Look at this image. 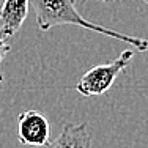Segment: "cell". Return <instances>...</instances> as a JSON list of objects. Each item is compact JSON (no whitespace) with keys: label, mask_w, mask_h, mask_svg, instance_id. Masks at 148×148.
Wrapping results in <instances>:
<instances>
[{"label":"cell","mask_w":148,"mask_h":148,"mask_svg":"<svg viewBox=\"0 0 148 148\" xmlns=\"http://www.w3.org/2000/svg\"><path fill=\"white\" fill-rule=\"evenodd\" d=\"M29 0H3L0 6V36L11 38L21 30L29 14Z\"/></svg>","instance_id":"obj_4"},{"label":"cell","mask_w":148,"mask_h":148,"mask_svg":"<svg viewBox=\"0 0 148 148\" xmlns=\"http://www.w3.org/2000/svg\"><path fill=\"white\" fill-rule=\"evenodd\" d=\"M134 57V51L126 49L118 55L114 62L106 65H96L80 77L76 84V90L84 96H99L110 90L115 79L126 69L129 62Z\"/></svg>","instance_id":"obj_2"},{"label":"cell","mask_w":148,"mask_h":148,"mask_svg":"<svg viewBox=\"0 0 148 148\" xmlns=\"http://www.w3.org/2000/svg\"><path fill=\"white\" fill-rule=\"evenodd\" d=\"M82 2H87V0H82ZM96 2H103V3H107V2H110V0H96Z\"/></svg>","instance_id":"obj_7"},{"label":"cell","mask_w":148,"mask_h":148,"mask_svg":"<svg viewBox=\"0 0 148 148\" xmlns=\"http://www.w3.org/2000/svg\"><path fill=\"white\" fill-rule=\"evenodd\" d=\"M30 6L35 11L38 29L41 32H47L58 25H77L82 29L96 32V33L110 36L114 40L123 41L134 46L137 52L148 51V40L137 38L131 35H125L121 32H117L109 27L95 24L91 21L85 19L76 8V0H29Z\"/></svg>","instance_id":"obj_1"},{"label":"cell","mask_w":148,"mask_h":148,"mask_svg":"<svg viewBox=\"0 0 148 148\" xmlns=\"http://www.w3.org/2000/svg\"><path fill=\"white\" fill-rule=\"evenodd\" d=\"M10 51H11V46L6 43L5 38L0 36V63L3 62V58L6 57V54H8ZM0 82H3V74H2V71H0Z\"/></svg>","instance_id":"obj_6"},{"label":"cell","mask_w":148,"mask_h":148,"mask_svg":"<svg viewBox=\"0 0 148 148\" xmlns=\"http://www.w3.org/2000/svg\"><path fill=\"white\" fill-rule=\"evenodd\" d=\"M142 2H145V3H147V5H148V0H142Z\"/></svg>","instance_id":"obj_8"},{"label":"cell","mask_w":148,"mask_h":148,"mask_svg":"<svg viewBox=\"0 0 148 148\" xmlns=\"http://www.w3.org/2000/svg\"><path fill=\"white\" fill-rule=\"evenodd\" d=\"M44 148H91V134L87 123H66L62 132Z\"/></svg>","instance_id":"obj_5"},{"label":"cell","mask_w":148,"mask_h":148,"mask_svg":"<svg viewBox=\"0 0 148 148\" xmlns=\"http://www.w3.org/2000/svg\"><path fill=\"white\" fill-rule=\"evenodd\" d=\"M51 125L43 112L24 110L17 117V137L22 145L46 147L49 143Z\"/></svg>","instance_id":"obj_3"}]
</instances>
